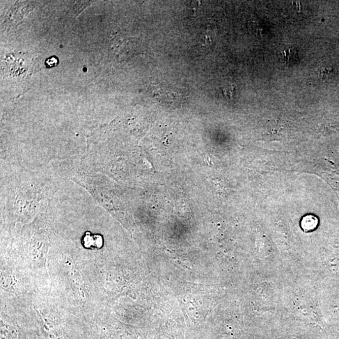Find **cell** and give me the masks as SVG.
I'll use <instances>...</instances> for the list:
<instances>
[{"instance_id":"cell-1","label":"cell","mask_w":339,"mask_h":339,"mask_svg":"<svg viewBox=\"0 0 339 339\" xmlns=\"http://www.w3.org/2000/svg\"><path fill=\"white\" fill-rule=\"evenodd\" d=\"M281 55V57H282L281 59H282L284 63L286 64L294 63L297 58V52L290 49L288 50H285Z\"/></svg>"}]
</instances>
